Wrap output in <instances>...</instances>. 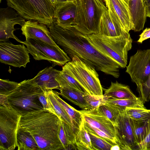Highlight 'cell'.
<instances>
[{
  "mask_svg": "<svg viewBox=\"0 0 150 150\" xmlns=\"http://www.w3.org/2000/svg\"><path fill=\"white\" fill-rule=\"evenodd\" d=\"M44 93L49 105L54 114L74 130L71 119L64 107L56 97L54 91L52 89L46 90L44 91Z\"/></svg>",
  "mask_w": 150,
  "mask_h": 150,
  "instance_id": "603a6c76",
  "label": "cell"
},
{
  "mask_svg": "<svg viewBox=\"0 0 150 150\" xmlns=\"http://www.w3.org/2000/svg\"><path fill=\"white\" fill-rule=\"evenodd\" d=\"M126 72L137 86L145 82L150 75V49L138 50L131 57Z\"/></svg>",
  "mask_w": 150,
  "mask_h": 150,
  "instance_id": "30bf717a",
  "label": "cell"
},
{
  "mask_svg": "<svg viewBox=\"0 0 150 150\" xmlns=\"http://www.w3.org/2000/svg\"><path fill=\"white\" fill-rule=\"evenodd\" d=\"M108 9L111 11L119 20L122 27L127 32L132 30L129 6L126 0H104Z\"/></svg>",
  "mask_w": 150,
  "mask_h": 150,
  "instance_id": "ac0fdd59",
  "label": "cell"
},
{
  "mask_svg": "<svg viewBox=\"0 0 150 150\" xmlns=\"http://www.w3.org/2000/svg\"><path fill=\"white\" fill-rule=\"evenodd\" d=\"M21 114L11 107L0 105V150H13Z\"/></svg>",
  "mask_w": 150,
  "mask_h": 150,
  "instance_id": "ba28073f",
  "label": "cell"
},
{
  "mask_svg": "<svg viewBox=\"0 0 150 150\" xmlns=\"http://www.w3.org/2000/svg\"><path fill=\"white\" fill-rule=\"evenodd\" d=\"M29 54L36 60H45L52 64V66H63L71 59L59 46L56 47L40 40L29 39L23 42Z\"/></svg>",
  "mask_w": 150,
  "mask_h": 150,
  "instance_id": "9c48e42d",
  "label": "cell"
},
{
  "mask_svg": "<svg viewBox=\"0 0 150 150\" xmlns=\"http://www.w3.org/2000/svg\"><path fill=\"white\" fill-rule=\"evenodd\" d=\"M139 36L137 42L140 43H142L144 40L150 38V28H146L144 30Z\"/></svg>",
  "mask_w": 150,
  "mask_h": 150,
  "instance_id": "ab89813d",
  "label": "cell"
},
{
  "mask_svg": "<svg viewBox=\"0 0 150 150\" xmlns=\"http://www.w3.org/2000/svg\"><path fill=\"white\" fill-rule=\"evenodd\" d=\"M130 118L135 120L145 119L150 117V110L146 108H127L125 111Z\"/></svg>",
  "mask_w": 150,
  "mask_h": 150,
  "instance_id": "4dcf8cb0",
  "label": "cell"
},
{
  "mask_svg": "<svg viewBox=\"0 0 150 150\" xmlns=\"http://www.w3.org/2000/svg\"><path fill=\"white\" fill-rule=\"evenodd\" d=\"M47 26L32 20L25 21L21 28L26 40L34 39L56 47L59 46L54 42Z\"/></svg>",
  "mask_w": 150,
  "mask_h": 150,
  "instance_id": "5bb4252c",
  "label": "cell"
},
{
  "mask_svg": "<svg viewBox=\"0 0 150 150\" xmlns=\"http://www.w3.org/2000/svg\"><path fill=\"white\" fill-rule=\"evenodd\" d=\"M38 98L39 101L43 108V110L45 111H49L54 113L53 111L50 107L47 101L44 92L40 95L39 96Z\"/></svg>",
  "mask_w": 150,
  "mask_h": 150,
  "instance_id": "f35d334b",
  "label": "cell"
},
{
  "mask_svg": "<svg viewBox=\"0 0 150 150\" xmlns=\"http://www.w3.org/2000/svg\"><path fill=\"white\" fill-rule=\"evenodd\" d=\"M29 53L24 45L0 42V62L16 67H26L30 62Z\"/></svg>",
  "mask_w": 150,
  "mask_h": 150,
  "instance_id": "8fae6325",
  "label": "cell"
},
{
  "mask_svg": "<svg viewBox=\"0 0 150 150\" xmlns=\"http://www.w3.org/2000/svg\"></svg>",
  "mask_w": 150,
  "mask_h": 150,
  "instance_id": "c3c4849f",
  "label": "cell"
},
{
  "mask_svg": "<svg viewBox=\"0 0 150 150\" xmlns=\"http://www.w3.org/2000/svg\"><path fill=\"white\" fill-rule=\"evenodd\" d=\"M143 1L145 7L150 4V0H143Z\"/></svg>",
  "mask_w": 150,
  "mask_h": 150,
  "instance_id": "ee69618b",
  "label": "cell"
},
{
  "mask_svg": "<svg viewBox=\"0 0 150 150\" xmlns=\"http://www.w3.org/2000/svg\"><path fill=\"white\" fill-rule=\"evenodd\" d=\"M71 0L75 2V0Z\"/></svg>",
  "mask_w": 150,
  "mask_h": 150,
  "instance_id": "f6af8a7d",
  "label": "cell"
},
{
  "mask_svg": "<svg viewBox=\"0 0 150 150\" xmlns=\"http://www.w3.org/2000/svg\"><path fill=\"white\" fill-rule=\"evenodd\" d=\"M76 8L75 24L73 26L84 35L97 34L101 18L108 9L102 0H75Z\"/></svg>",
  "mask_w": 150,
  "mask_h": 150,
  "instance_id": "277c9868",
  "label": "cell"
},
{
  "mask_svg": "<svg viewBox=\"0 0 150 150\" xmlns=\"http://www.w3.org/2000/svg\"><path fill=\"white\" fill-rule=\"evenodd\" d=\"M83 125L88 132L92 133L103 139L113 145L118 144L117 140L101 130L92 126L83 120Z\"/></svg>",
  "mask_w": 150,
  "mask_h": 150,
  "instance_id": "d6a6232c",
  "label": "cell"
},
{
  "mask_svg": "<svg viewBox=\"0 0 150 150\" xmlns=\"http://www.w3.org/2000/svg\"><path fill=\"white\" fill-rule=\"evenodd\" d=\"M137 86L139 98L144 103L149 101L150 100V75L145 82Z\"/></svg>",
  "mask_w": 150,
  "mask_h": 150,
  "instance_id": "8d00e7d4",
  "label": "cell"
},
{
  "mask_svg": "<svg viewBox=\"0 0 150 150\" xmlns=\"http://www.w3.org/2000/svg\"><path fill=\"white\" fill-rule=\"evenodd\" d=\"M106 104L113 110L119 112L125 111L127 107L146 108L140 98L137 99L110 98L107 100Z\"/></svg>",
  "mask_w": 150,
  "mask_h": 150,
  "instance_id": "d4e9b609",
  "label": "cell"
},
{
  "mask_svg": "<svg viewBox=\"0 0 150 150\" xmlns=\"http://www.w3.org/2000/svg\"><path fill=\"white\" fill-rule=\"evenodd\" d=\"M79 111L84 121L117 140L113 124L108 118L100 114L97 109Z\"/></svg>",
  "mask_w": 150,
  "mask_h": 150,
  "instance_id": "e0dca14e",
  "label": "cell"
},
{
  "mask_svg": "<svg viewBox=\"0 0 150 150\" xmlns=\"http://www.w3.org/2000/svg\"><path fill=\"white\" fill-rule=\"evenodd\" d=\"M75 146L76 149L93 150L89 135L83 122L76 135Z\"/></svg>",
  "mask_w": 150,
  "mask_h": 150,
  "instance_id": "f546056e",
  "label": "cell"
},
{
  "mask_svg": "<svg viewBox=\"0 0 150 150\" xmlns=\"http://www.w3.org/2000/svg\"><path fill=\"white\" fill-rule=\"evenodd\" d=\"M25 19L20 16L13 8L8 6L0 9V42L7 41L10 38L15 39L22 43L13 33L16 30L15 25L18 24L22 26Z\"/></svg>",
  "mask_w": 150,
  "mask_h": 150,
  "instance_id": "4fadbf2b",
  "label": "cell"
},
{
  "mask_svg": "<svg viewBox=\"0 0 150 150\" xmlns=\"http://www.w3.org/2000/svg\"><path fill=\"white\" fill-rule=\"evenodd\" d=\"M60 71L53 67H46L39 71L32 80L44 91L47 89L60 90V85L56 80Z\"/></svg>",
  "mask_w": 150,
  "mask_h": 150,
  "instance_id": "d6986e66",
  "label": "cell"
},
{
  "mask_svg": "<svg viewBox=\"0 0 150 150\" xmlns=\"http://www.w3.org/2000/svg\"><path fill=\"white\" fill-rule=\"evenodd\" d=\"M54 93L57 99L62 105L69 115L76 135L80 127L83 124V119L81 113L79 110H76L62 99L59 96V92L54 91Z\"/></svg>",
  "mask_w": 150,
  "mask_h": 150,
  "instance_id": "484cf974",
  "label": "cell"
},
{
  "mask_svg": "<svg viewBox=\"0 0 150 150\" xmlns=\"http://www.w3.org/2000/svg\"><path fill=\"white\" fill-rule=\"evenodd\" d=\"M18 150H39L35 140L28 132L19 129L17 136Z\"/></svg>",
  "mask_w": 150,
  "mask_h": 150,
  "instance_id": "83f0119b",
  "label": "cell"
},
{
  "mask_svg": "<svg viewBox=\"0 0 150 150\" xmlns=\"http://www.w3.org/2000/svg\"><path fill=\"white\" fill-rule=\"evenodd\" d=\"M76 13V1H66L58 4L54 12L53 23L63 28H69L75 24Z\"/></svg>",
  "mask_w": 150,
  "mask_h": 150,
  "instance_id": "9a60e30c",
  "label": "cell"
},
{
  "mask_svg": "<svg viewBox=\"0 0 150 150\" xmlns=\"http://www.w3.org/2000/svg\"><path fill=\"white\" fill-rule=\"evenodd\" d=\"M131 21L132 30L139 32L143 29L146 16L145 7L143 0H128Z\"/></svg>",
  "mask_w": 150,
  "mask_h": 150,
  "instance_id": "ffe728a7",
  "label": "cell"
},
{
  "mask_svg": "<svg viewBox=\"0 0 150 150\" xmlns=\"http://www.w3.org/2000/svg\"><path fill=\"white\" fill-rule=\"evenodd\" d=\"M58 136L64 150L76 149V134L73 129L60 120L59 125Z\"/></svg>",
  "mask_w": 150,
  "mask_h": 150,
  "instance_id": "cb8c5ba5",
  "label": "cell"
},
{
  "mask_svg": "<svg viewBox=\"0 0 150 150\" xmlns=\"http://www.w3.org/2000/svg\"><path fill=\"white\" fill-rule=\"evenodd\" d=\"M0 98L1 105L8 108L11 107L8 100L7 96L0 94Z\"/></svg>",
  "mask_w": 150,
  "mask_h": 150,
  "instance_id": "60d3db41",
  "label": "cell"
},
{
  "mask_svg": "<svg viewBox=\"0 0 150 150\" xmlns=\"http://www.w3.org/2000/svg\"><path fill=\"white\" fill-rule=\"evenodd\" d=\"M103 95L108 98L124 99H137V97L132 92L127 85L119 83L116 81L111 82L110 86L107 89H104Z\"/></svg>",
  "mask_w": 150,
  "mask_h": 150,
  "instance_id": "7402d4cb",
  "label": "cell"
},
{
  "mask_svg": "<svg viewBox=\"0 0 150 150\" xmlns=\"http://www.w3.org/2000/svg\"><path fill=\"white\" fill-rule=\"evenodd\" d=\"M44 92L32 79L25 80L7 96L8 99L10 106L21 114L42 110L38 96Z\"/></svg>",
  "mask_w": 150,
  "mask_h": 150,
  "instance_id": "5b68a950",
  "label": "cell"
},
{
  "mask_svg": "<svg viewBox=\"0 0 150 150\" xmlns=\"http://www.w3.org/2000/svg\"><path fill=\"white\" fill-rule=\"evenodd\" d=\"M8 6L14 9L25 20L46 25L53 24L55 7L51 0H6Z\"/></svg>",
  "mask_w": 150,
  "mask_h": 150,
  "instance_id": "8992f818",
  "label": "cell"
},
{
  "mask_svg": "<svg viewBox=\"0 0 150 150\" xmlns=\"http://www.w3.org/2000/svg\"><path fill=\"white\" fill-rule=\"evenodd\" d=\"M126 0V1H127H127H128V0Z\"/></svg>",
  "mask_w": 150,
  "mask_h": 150,
  "instance_id": "7dc6e473",
  "label": "cell"
},
{
  "mask_svg": "<svg viewBox=\"0 0 150 150\" xmlns=\"http://www.w3.org/2000/svg\"><path fill=\"white\" fill-rule=\"evenodd\" d=\"M110 150H121V149L118 145L115 144L111 147Z\"/></svg>",
  "mask_w": 150,
  "mask_h": 150,
  "instance_id": "7bdbcfd3",
  "label": "cell"
},
{
  "mask_svg": "<svg viewBox=\"0 0 150 150\" xmlns=\"http://www.w3.org/2000/svg\"><path fill=\"white\" fill-rule=\"evenodd\" d=\"M100 34L108 37L130 36L129 33L122 28L120 22L115 15L108 9L103 13L100 21Z\"/></svg>",
  "mask_w": 150,
  "mask_h": 150,
  "instance_id": "2e32d148",
  "label": "cell"
},
{
  "mask_svg": "<svg viewBox=\"0 0 150 150\" xmlns=\"http://www.w3.org/2000/svg\"><path fill=\"white\" fill-rule=\"evenodd\" d=\"M84 36L91 44L116 62L120 68L126 67L128 52L132 47L130 36L110 37L99 33Z\"/></svg>",
  "mask_w": 150,
  "mask_h": 150,
  "instance_id": "3957f363",
  "label": "cell"
},
{
  "mask_svg": "<svg viewBox=\"0 0 150 150\" xmlns=\"http://www.w3.org/2000/svg\"><path fill=\"white\" fill-rule=\"evenodd\" d=\"M65 65L86 93L91 95H103V88L95 69L76 56H74L71 61Z\"/></svg>",
  "mask_w": 150,
  "mask_h": 150,
  "instance_id": "52a82bcc",
  "label": "cell"
},
{
  "mask_svg": "<svg viewBox=\"0 0 150 150\" xmlns=\"http://www.w3.org/2000/svg\"><path fill=\"white\" fill-rule=\"evenodd\" d=\"M85 97L87 102L91 107V110L97 109L100 106L105 104L107 100L108 99L103 95L97 96L86 93Z\"/></svg>",
  "mask_w": 150,
  "mask_h": 150,
  "instance_id": "836d02e7",
  "label": "cell"
},
{
  "mask_svg": "<svg viewBox=\"0 0 150 150\" xmlns=\"http://www.w3.org/2000/svg\"><path fill=\"white\" fill-rule=\"evenodd\" d=\"M145 9L146 17L150 18V4L145 7Z\"/></svg>",
  "mask_w": 150,
  "mask_h": 150,
  "instance_id": "b9f144b4",
  "label": "cell"
},
{
  "mask_svg": "<svg viewBox=\"0 0 150 150\" xmlns=\"http://www.w3.org/2000/svg\"><path fill=\"white\" fill-rule=\"evenodd\" d=\"M114 126L117 144L121 150L136 149L137 144L130 119L125 111L119 113Z\"/></svg>",
  "mask_w": 150,
  "mask_h": 150,
  "instance_id": "7c38bea8",
  "label": "cell"
},
{
  "mask_svg": "<svg viewBox=\"0 0 150 150\" xmlns=\"http://www.w3.org/2000/svg\"><path fill=\"white\" fill-rule=\"evenodd\" d=\"M89 135L93 150H110L112 144L103 139L92 133Z\"/></svg>",
  "mask_w": 150,
  "mask_h": 150,
  "instance_id": "1f68e13d",
  "label": "cell"
},
{
  "mask_svg": "<svg viewBox=\"0 0 150 150\" xmlns=\"http://www.w3.org/2000/svg\"><path fill=\"white\" fill-rule=\"evenodd\" d=\"M2 0H0V3H1Z\"/></svg>",
  "mask_w": 150,
  "mask_h": 150,
  "instance_id": "bcb514c9",
  "label": "cell"
},
{
  "mask_svg": "<svg viewBox=\"0 0 150 150\" xmlns=\"http://www.w3.org/2000/svg\"><path fill=\"white\" fill-rule=\"evenodd\" d=\"M59 95L83 110H91L85 98L86 93L69 86L60 87Z\"/></svg>",
  "mask_w": 150,
  "mask_h": 150,
  "instance_id": "44dd1931",
  "label": "cell"
},
{
  "mask_svg": "<svg viewBox=\"0 0 150 150\" xmlns=\"http://www.w3.org/2000/svg\"><path fill=\"white\" fill-rule=\"evenodd\" d=\"M137 149L150 150V126L146 137L141 142L137 145Z\"/></svg>",
  "mask_w": 150,
  "mask_h": 150,
  "instance_id": "74e56055",
  "label": "cell"
},
{
  "mask_svg": "<svg viewBox=\"0 0 150 150\" xmlns=\"http://www.w3.org/2000/svg\"><path fill=\"white\" fill-rule=\"evenodd\" d=\"M137 146L146 137L150 126V117L139 120L130 118Z\"/></svg>",
  "mask_w": 150,
  "mask_h": 150,
  "instance_id": "4316f807",
  "label": "cell"
},
{
  "mask_svg": "<svg viewBox=\"0 0 150 150\" xmlns=\"http://www.w3.org/2000/svg\"><path fill=\"white\" fill-rule=\"evenodd\" d=\"M97 110L100 114L110 120L114 125L115 124L117 117L120 112L113 110L106 104L100 106Z\"/></svg>",
  "mask_w": 150,
  "mask_h": 150,
  "instance_id": "e575fe53",
  "label": "cell"
},
{
  "mask_svg": "<svg viewBox=\"0 0 150 150\" xmlns=\"http://www.w3.org/2000/svg\"><path fill=\"white\" fill-rule=\"evenodd\" d=\"M21 114L19 129L30 134L39 150H64L58 134L60 120L56 115L44 110Z\"/></svg>",
  "mask_w": 150,
  "mask_h": 150,
  "instance_id": "7a4b0ae2",
  "label": "cell"
},
{
  "mask_svg": "<svg viewBox=\"0 0 150 150\" xmlns=\"http://www.w3.org/2000/svg\"><path fill=\"white\" fill-rule=\"evenodd\" d=\"M19 83L8 80L0 79V94L8 96L18 86Z\"/></svg>",
  "mask_w": 150,
  "mask_h": 150,
  "instance_id": "d590c367",
  "label": "cell"
},
{
  "mask_svg": "<svg viewBox=\"0 0 150 150\" xmlns=\"http://www.w3.org/2000/svg\"><path fill=\"white\" fill-rule=\"evenodd\" d=\"M56 80L59 84L60 87L69 86L85 92L83 89L73 76L65 64L62 67V70L60 71L56 77Z\"/></svg>",
  "mask_w": 150,
  "mask_h": 150,
  "instance_id": "f1b7e54d",
  "label": "cell"
},
{
  "mask_svg": "<svg viewBox=\"0 0 150 150\" xmlns=\"http://www.w3.org/2000/svg\"><path fill=\"white\" fill-rule=\"evenodd\" d=\"M48 28L54 42L71 59L76 56L96 70L115 78L119 77V65L91 44L74 27L64 28L53 23Z\"/></svg>",
  "mask_w": 150,
  "mask_h": 150,
  "instance_id": "6da1fadb",
  "label": "cell"
}]
</instances>
